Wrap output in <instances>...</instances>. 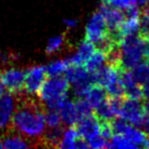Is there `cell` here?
I'll use <instances>...</instances> for the list:
<instances>
[{"instance_id": "603a6c76", "label": "cell", "mask_w": 149, "mask_h": 149, "mask_svg": "<svg viewBox=\"0 0 149 149\" xmlns=\"http://www.w3.org/2000/svg\"><path fill=\"white\" fill-rule=\"evenodd\" d=\"M133 77H134L135 81L137 82V84L142 85L146 80L149 79V63L148 61H141L140 63H138L137 65H135L133 68H131Z\"/></svg>"}, {"instance_id": "3957f363", "label": "cell", "mask_w": 149, "mask_h": 149, "mask_svg": "<svg viewBox=\"0 0 149 149\" xmlns=\"http://www.w3.org/2000/svg\"><path fill=\"white\" fill-rule=\"evenodd\" d=\"M120 52V66L123 70H131L145 60L147 42L141 35H131L122 37L118 42Z\"/></svg>"}, {"instance_id": "d6986e66", "label": "cell", "mask_w": 149, "mask_h": 149, "mask_svg": "<svg viewBox=\"0 0 149 149\" xmlns=\"http://www.w3.org/2000/svg\"><path fill=\"white\" fill-rule=\"evenodd\" d=\"M105 63H106V52L99 49V48H96L83 65L85 66V68L89 72H93L95 70H97L98 68H100Z\"/></svg>"}, {"instance_id": "6da1fadb", "label": "cell", "mask_w": 149, "mask_h": 149, "mask_svg": "<svg viewBox=\"0 0 149 149\" xmlns=\"http://www.w3.org/2000/svg\"><path fill=\"white\" fill-rule=\"evenodd\" d=\"M17 96V106L13 116L11 129L24 136L30 142H41L45 133L43 104L29 97Z\"/></svg>"}, {"instance_id": "1f68e13d", "label": "cell", "mask_w": 149, "mask_h": 149, "mask_svg": "<svg viewBox=\"0 0 149 149\" xmlns=\"http://www.w3.org/2000/svg\"><path fill=\"white\" fill-rule=\"evenodd\" d=\"M103 3L107 4L108 6L120 9L123 11H126L127 9H129L131 6L134 5L129 0H103Z\"/></svg>"}, {"instance_id": "2e32d148", "label": "cell", "mask_w": 149, "mask_h": 149, "mask_svg": "<svg viewBox=\"0 0 149 149\" xmlns=\"http://www.w3.org/2000/svg\"><path fill=\"white\" fill-rule=\"evenodd\" d=\"M140 31V17H126L118 30V38L137 35Z\"/></svg>"}, {"instance_id": "52a82bcc", "label": "cell", "mask_w": 149, "mask_h": 149, "mask_svg": "<svg viewBox=\"0 0 149 149\" xmlns=\"http://www.w3.org/2000/svg\"><path fill=\"white\" fill-rule=\"evenodd\" d=\"M24 91L28 95H37L44 81L47 78L46 68L44 65H33L25 70Z\"/></svg>"}, {"instance_id": "74e56055", "label": "cell", "mask_w": 149, "mask_h": 149, "mask_svg": "<svg viewBox=\"0 0 149 149\" xmlns=\"http://www.w3.org/2000/svg\"><path fill=\"white\" fill-rule=\"evenodd\" d=\"M143 106V111L145 114H149V100H146L144 103H142Z\"/></svg>"}, {"instance_id": "7bdbcfd3", "label": "cell", "mask_w": 149, "mask_h": 149, "mask_svg": "<svg viewBox=\"0 0 149 149\" xmlns=\"http://www.w3.org/2000/svg\"><path fill=\"white\" fill-rule=\"evenodd\" d=\"M145 147H147V148H149V139L147 140V143H146V145H145Z\"/></svg>"}, {"instance_id": "4fadbf2b", "label": "cell", "mask_w": 149, "mask_h": 149, "mask_svg": "<svg viewBox=\"0 0 149 149\" xmlns=\"http://www.w3.org/2000/svg\"><path fill=\"white\" fill-rule=\"evenodd\" d=\"M2 144L3 148L7 149H24L32 146V143L28 139L13 129L4 132L2 136Z\"/></svg>"}, {"instance_id": "b9f144b4", "label": "cell", "mask_w": 149, "mask_h": 149, "mask_svg": "<svg viewBox=\"0 0 149 149\" xmlns=\"http://www.w3.org/2000/svg\"><path fill=\"white\" fill-rule=\"evenodd\" d=\"M1 148H3V144H2V138L0 136V149Z\"/></svg>"}, {"instance_id": "5b68a950", "label": "cell", "mask_w": 149, "mask_h": 149, "mask_svg": "<svg viewBox=\"0 0 149 149\" xmlns=\"http://www.w3.org/2000/svg\"><path fill=\"white\" fill-rule=\"evenodd\" d=\"M17 106V96L6 92L0 97V132L11 129L13 116Z\"/></svg>"}, {"instance_id": "f6af8a7d", "label": "cell", "mask_w": 149, "mask_h": 149, "mask_svg": "<svg viewBox=\"0 0 149 149\" xmlns=\"http://www.w3.org/2000/svg\"><path fill=\"white\" fill-rule=\"evenodd\" d=\"M147 61H148V63H149V60H147Z\"/></svg>"}, {"instance_id": "7c38bea8", "label": "cell", "mask_w": 149, "mask_h": 149, "mask_svg": "<svg viewBox=\"0 0 149 149\" xmlns=\"http://www.w3.org/2000/svg\"><path fill=\"white\" fill-rule=\"evenodd\" d=\"M95 49L96 46L91 41L85 39L79 44L76 52L68 58L70 65H83Z\"/></svg>"}, {"instance_id": "60d3db41", "label": "cell", "mask_w": 149, "mask_h": 149, "mask_svg": "<svg viewBox=\"0 0 149 149\" xmlns=\"http://www.w3.org/2000/svg\"><path fill=\"white\" fill-rule=\"evenodd\" d=\"M132 4H134V5H137V0H129Z\"/></svg>"}, {"instance_id": "44dd1931", "label": "cell", "mask_w": 149, "mask_h": 149, "mask_svg": "<svg viewBox=\"0 0 149 149\" xmlns=\"http://www.w3.org/2000/svg\"><path fill=\"white\" fill-rule=\"evenodd\" d=\"M108 148H118V149H136L139 148L135 145L130 139L122 134L114 133L108 142Z\"/></svg>"}, {"instance_id": "cb8c5ba5", "label": "cell", "mask_w": 149, "mask_h": 149, "mask_svg": "<svg viewBox=\"0 0 149 149\" xmlns=\"http://www.w3.org/2000/svg\"><path fill=\"white\" fill-rule=\"evenodd\" d=\"M93 110L95 111L94 114H95L100 120H109V122H111V120L116 118L109 107L107 98H106L103 102H101L97 107L94 108Z\"/></svg>"}, {"instance_id": "7402d4cb", "label": "cell", "mask_w": 149, "mask_h": 149, "mask_svg": "<svg viewBox=\"0 0 149 149\" xmlns=\"http://www.w3.org/2000/svg\"><path fill=\"white\" fill-rule=\"evenodd\" d=\"M70 66L68 59H58L50 62L46 68V74L47 77H57L62 76Z\"/></svg>"}, {"instance_id": "d590c367", "label": "cell", "mask_w": 149, "mask_h": 149, "mask_svg": "<svg viewBox=\"0 0 149 149\" xmlns=\"http://www.w3.org/2000/svg\"><path fill=\"white\" fill-rule=\"evenodd\" d=\"M63 24L68 29H74L78 25V21L74 19H63Z\"/></svg>"}, {"instance_id": "484cf974", "label": "cell", "mask_w": 149, "mask_h": 149, "mask_svg": "<svg viewBox=\"0 0 149 149\" xmlns=\"http://www.w3.org/2000/svg\"><path fill=\"white\" fill-rule=\"evenodd\" d=\"M74 107H76V111L79 116V120L93 113V108L86 101L85 98H77V100L74 101Z\"/></svg>"}, {"instance_id": "7a4b0ae2", "label": "cell", "mask_w": 149, "mask_h": 149, "mask_svg": "<svg viewBox=\"0 0 149 149\" xmlns=\"http://www.w3.org/2000/svg\"><path fill=\"white\" fill-rule=\"evenodd\" d=\"M70 86L63 76L47 77L37 93L39 101L47 109L58 110L62 102L68 98Z\"/></svg>"}, {"instance_id": "4dcf8cb0", "label": "cell", "mask_w": 149, "mask_h": 149, "mask_svg": "<svg viewBox=\"0 0 149 149\" xmlns=\"http://www.w3.org/2000/svg\"><path fill=\"white\" fill-rule=\"evenodd\" d=\"M125 96H126L127 98H130V99H134V100L144 99L142 88H141V85H139V84L131 87L130 89L126 90V91H125Z\"/></svg>"}, {"instance_id": "8fae6325", "label": "cell", "mask_w": 149, "mask_h": 149, "mask_svg": "<svg viewBox=\"0 0 149 149\" xmlns=\"http://www.w3.org/2000/svg\"><path fill=\"white\" fill-rule=\"evenodd\" d=\"M74 126H76L80 137L83 138L84 140H88L91 137L99 134L100 120L95 114L91 113L89 116L80 118Z\"/></svg>"}, {"instance_id": "f35d334b", "label": "cell", "mask_w": 149, "mask_h": 149, "mask_svg": "<svg viewBox=\"0 0 149 149\" xmlns=\"http://www.w3.org/2000/svg\"><path fill=\"white\" fill-rule=\"evenodd\" d=\"M142 15H145V17H149V2L145 4V7L142 11Z\"/></svg>"}, {"instance_id": "ee69618b", "label": "cell", "mask_w": 149, "mask_h": 149, "mask_svg": "<svg viewBox=\"0 0 149 149\" xmlns=\"http://www.w3.org/2000/svg\"><path fill=\"white\" fill-rule=\"evenodd\" d=\"M144 39H145V40H146L147 44H148V45H149V36H148V37H147V38H144Z\"/></svg>"}, {"instance_id": "277c9868", "label": "cell", "mask_w": 149, "mask_h": 149, "mask_svg": "<svg viewBox=\"0 0 149 149\" xmlns=\"http://www.w3.org/2000/svg\"><path fill=\"white\" fill-rule=\"evenodd\" d=\"M111 126L113 129V134H122L130 139L135 145L138 147H145L148 140V136L140 128L132 126L127 120H123L122 118H114L111 120Z\"/></svg>"}, {"instance_id": "d6a6232c", "label": "cell", "mask_w": 149, "mask_h": 149, "mask_svg": "<svg viewBox=\"0 0 149 149\" xmlns=\"http://www.w3.org/2000/svg\"><path fill=\"white\" fill-rule=\"evenodd\" d=\"M139 35H141L143 38H147L149 36V17L142 15L140 17V31Z\"/></svg>"}, {"instance_id": "e575fe53", "label": "cell", "mask_w": 149, "mask_h": 149, "mask_svg": "<svg viewBox=\"0 0 149 149\" xmlns=\"http://www.w3.org/2000/svg\"><path fill=\"white\" fill-rule=\"evenodd\" d=\"M141 88H142L143 97H144V99L149 100V79L146 80V81L141 85Z\"/></svg>"}, {"instance_id": "ac0fdd59", "label": "cell", "mask_w": 149, "mask_h": 149, "mask_svg": "<svg viewBox=\"0 0 149 149\" xmlns=\"http://www.w3.org/2000/svg\"><path fill=\"white\" fill-rule=\"evenodd\" d=\"M79 138L80 135L74 126L66 127L65 129H63L61 139H60L57 147L62 149H74L76 142Z\"/></svg>"}, {"instance_id": "836d02e7", "label": "cell", "mask_w": 149, "mask_h": 149, "mask_svg": "<svg viewBox=\"0 0 149 149\" xmlns=\"http://www.w3.org/2000/svg\"><path fill=\"white\" fill-rule=\"evenodd\" d=\"M140 129L146 133L147 136H149V114H145V116H144Z\"/></svg>"}, {"instance_id": "4316f807", "label": "cell", "mask_w": 149, "mask_h": 149, "mask_svg": "<svg viewBox=\"0 0 149 149\" xmlns=\"http://www.w3.org/2000/svg\"><path fill=\"white\" fill-rule=\"evenodd\" d=\"M64 42H65L64 35H58L50 38L47 42V46H46V53L52 54L57 52L63 46Z\"/></svg>"}, {"instance_id": "5bb4252c", "label": "cell", "mask_w": 149, "mask_h": 149, "mask_svg": "<svg viewBox=\"0 0 149 149\" xmlns=\"http://www.w3.org/2000/svg\"><path fill=\"white\" fill-rule=\"evenodd\" d=\"M57 111L60 114L61 123L65 127L74 126L79 120V116H78L76 107H74V102L68 99V97L62 102V104L58 108Z\"/></svg>"}, {"instance_id": "ba28073f", "label": "cell", "mask_w": 149, "mask_h": 149, "mask_svg": "<svg viewBox=\"0 0 149 149\" xmlns=\"http://www.w3.org/2000/svg\"><path fill=\"white\" fill-rule=\"evenodd\" d=\"M145 113L141 100H134L127 98L123 100V105L118 118L127 120L132 126L140 128Z\"/></svg>"}, {"instance_id": "9c48e42d", "label": "cell", "mask_w": 149, "mask_h": 149, "mask_svg": "<svg viewBox=\"0 0 149 149\" xmlns=\"http://www.w3.org/2000/svg\"><path fill=\"white\" fill-rule=\"evenodd\" d=\"M120 68L111 64H103L100 68L91 74V80L93 84H97L104 89L118 83L120 78Z\"/></svg>"}, {"instance_id": "f546056e", "label": "cell", "mask_w": 149, "mask_h": 149, "mask_svg": "<svg viewBox=\"0 0 149 149\" xmlns=\"http://www.w3.org/2000/svg\"><path fill=\"white\" fill-rule=\"evenodd\" d=\"M99 134L104 139L109 141L111 136L113 135V129H112L111 126V122H109V120H100Z\"/></svg>"}, {"instance_id": "9a60e30c", "label": "cell", "mask_w": 149, "mask_h": 149, "mask_svg": "<svg viewBox=\"0 0 149 149\" xmlns=\"http://www.w3.org/2000/svg\"><path fill=\"white\" fill-rule=\"evenodd\" d=\"M63 77L68 80L70 85H72L79 82L91 80V74L84 65H70L63 74Z\"/></svg>"}, {"instance_id": "30bf717a", "label": "cell", "mask_w": 149, "mask_h": 149, "mask_svg": "<svg viewBox=\"0 0 149 149\" xmlns=\"http://www.w3.org/2000/svg\"><path fill=\"white\" fill-rule=\"evenodd\" d=\"M99 13L102 15L106 24L108 32L110 34H116L120 24L126 17V15L123 10L114 7L108 6L105 3H102L99 7Z\"/></svg>"}, {"instance_id": "ab89813d", "label": "cell", "mask_w": 149, "mask_h": 149, "mask_svg": "<svg viewBox=\"0 0 149 149\" xmlns=\"http://www.w3.org/2000/svg\"><path fill=\"white\" fill-rule=\"evenodd\" d=\"M4 92H5V87L3 86V84L1 83V81H0V97L4 94Z\"/></svg>"}, {"instance_id": "8992f818", "label": "cell", "mask_w": 149, "mask_h": 149, "mask_svg": "<svg viewBox=\"0 0 149 149\" xmlns=\"http://www.w3.org/2000/svg\"><path fill=\"white\" fill-rule=\"evenodd\" d=\"M25 70L10 68L0 72V81L5 89L15 95H21L25 83Z\"/></svg>"}, {"instance_id": "ffe728a7", "label": "cell", "mask_w": 149, "mask_h": 149, "mask_svg": "<svg viewBox=\"0 0 149 149\" xmlns=\"http://www.w3.org/2000/svg\"><path fill=\"white\" fill-rule=\"evenodd\" d=\"M63 127H55V128H47L42 137L41 142H44L47 146L57 147L63 132Z\"/></svg>"}, {"instance_id": "f1b7e54d", "label": "cell", "mask_w": 149, "mask_h": 149, "mask_svg": "<svg viewBox=\"0 0 149 149\" xmlns=\"http://www.w3.org/2000/svg\"><path fill=\"white\" fill-rule=\"evenodd\" d=\"M89 148L93 149H101V148H108V142L106 139H104L103 137L100 136V134L96 135V136L91 137L90 139L86 140Z\"/></svg>"}, {"instance_id": "8d00e7d4", "label": "cell", "mask_w": 149, "mask_h": 149, "mask_svg": "<svg viewBox=\"0 0 149 149\" xmlns=\"http://www.w3.org/2000/svg\"><path fill=\"white\" fill-rule=\"evenodd\" d=\"M86 148H89V147H88L87 142H86V140H84L83 138L80 137V138L78 139L77 142H76L74 149H86Z\"/></svg>"}, {"instance_id": "e0dca14e", "label": "cell", "mask_w": 149, "mask_h": 149, "mask_svg": "<svg viewBox=\"0 0 149 149\" xmlns=\"http://www.w3.org/2000/svg\"><path fill=\"white\" fill-rule=\"evenodd\" d=\"M83 98H85L86 101L94 109L107 98V93H106L105 89L103 87L97 85V84H93L89 89V91L87 92V94L85 95V97Z\"/></svg>"}, {"instance_id": "d4e9b609", "label": "cell", "mask_w": 149, "mask_h": 149, "mask_svg": "<svg viewBox=\"0 0 149 149\" xmlns=\"http://www.w3.org/2000/svg\"><path fill=\"white\" fill-rule=\"evenodd\" d=\"M44 120L47 128H55L62 125L60 114L57 110L47 109L46 111H44Z\"/></svg>"}, {"instance_id": "83f0119b", "label": "cell", "mask_w": 149, "mask_h": 149, "mask_svg": "<svg viewBox=\"0 0 149 149\" xmlns=\"http://www.w3.org/2000/svg\"><path fill=\"white\" fill-rule=\"evenodd\" d=\"M93 85L91 80H87V81L79 82V83L72 84V93L77 98H83L89 91L91 86Z\"/></svg>"}]
</instances>
